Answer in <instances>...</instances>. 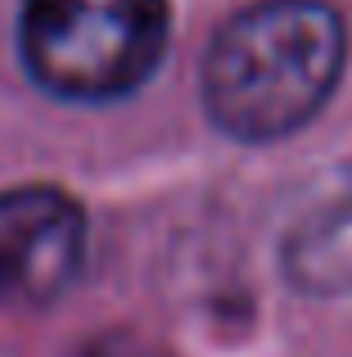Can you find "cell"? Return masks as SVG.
Segmentation results:
<instances>
[{
	"instance_id": "3",
	"label": "cell",
	"mask_w": 352,
	"mask_h": 357,
	"mask_svg": "<svg viewBox=\"0 0 352 357\" xmlns=\"http://www.w3.org/2000/svg\"><path fill=\"white\" fill-rule=\"evenodd\" d=\"M86 213L54 185L0 195V303H45L81 267Z\"/></svg>"
},
{
	"instance_id": "4",
	"label": "cell",
	"mask_w": 352,
	"mask_h": 357,
	"mask_svg": "<svg viewBox=\"0 0 352 357\" xmlns=\"http://www.w3.org/2000/svg\"><path fill=\"white\" fill-rule=\"evenodd\" d=\"M86 357H141V353H131V349H118V344H99V349H90Z\"/></svg>"
},
{
	"instance_id": "1",
	"label": "cell",
	"mask_w": 352,
	"mask_h": 357,
	"mask_svg": "<svg viewBox=\"0 0 352 357\" xmlns=\"http://www.w3.org/2000/svg\"><path fill=\"white\" fill-rule=\"evenodd\" d=\"M348 54L326 0H262L235 14L203 63V100L221 131L280 140L321 114Z\"/></svg>"
},
{
	"instance_id": "2",
	"label": "cell",
	"mask_w": 352,
	"mask_h": 357,
	"mask_svg": "<svg viewBox=\"0 0 352 357\" xmlns=\"http://www.w3.org/2000/svg\"><path fill=\"white\" fill-rule=\"evenodd\" d=\"M168 45V0H27L23 59L45 91L109 100L141 86Z\"/></svg>"
}]
</instances>
